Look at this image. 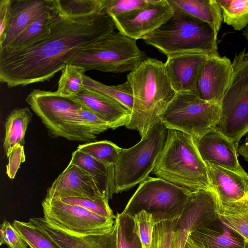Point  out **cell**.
I'll use <instances>...</instances> for the list:
<instances>
[{
	"label": "cell",
	"instance_id": "1",
	"mask_svg": "<svg viewBox=\"0 0 248 248\" xmlns=\"http://www.w3.org/2000/svg\"><path fill=\"white\" fill-rule=\"evenodd\" d=\"M108 15L68 17L58 15L49 34L23 49L0 50V81L9 87L44 82L62 71L79 50L115 31Z\"/></svg>",
	"mask_w": 248,
	"mask_h": 248
},
{
	"label": "cell",
	"instance_id": "2",
	"mask_svg": "<svg viewBox=\"0 0 248 248\" xmlns=\"http://www.w3.org/2000/svg\"><path fill=\"white\" fill-rule=\"evenodd\" d=\"M133 102L125 125L139 132L141 138L160 120L159 116L176 93L166 73L164 63L148 58L127 75Z\"/></svg>",
	"mask_w": 248,
	"mask_h": 248
},
{
	"label": "cell",
	"instance_id": "3",
	"mask_svg": "<svg viewBox=\"0 0 248 248\" xmlns=\"http://www.w3.org/2000/svg\"><path fill=\"white\" fill-rule=\"evenodd\" d=\"M152 173L191 191L212 190L205 163L192 136L169 129Z\"/></svg>",
	"mask_w": 248,
	"mask_h": 248
},
{
	"label": "cell",
	"instance_id": "4",
	"mask_svg": "<svg viewBox=\"0 0 248 248\" xmlns=\"http://www.w3.org/2000/svg\"><path fill=\"white\" fill-rule=\"evenodd\" d=\"M173 10L171 17L143 39L167 57L186 53L219 55L217 36L207 23Z\"/></svg>",
	"mask_w": 248,
	"mask_h": 248
},
{
	"label": "cell",
	"instance_id": "5",
	"mask_svg": "<svg viewBox=\"0 0 248 248\" xmlns=\"http://www.w3.org/2000/svg\"><path fill=\"white\" fill-rule=\"evenodd\" d=\"M25 100L50 137L85 143L96 139V136L81 119L80 112L84 107L71 97L61 95L56 91L34 89Z\"/></svg>",
	"mask_w": 248,
	"mask_h": 248
},
{
	"label": "cell",
	"instance_id": "6",
	"mask_svg": "<svg viewBox=\"0 0 248 248\" xmlns=\"http://www.w3.org/2000/svg\"><path fill=\"white\" fill-rule=\"evenodd\" d=\"M136 42V40L115 31L98 42L79 50L68 63L79 66L85 72H131L148 58Z\"/></svg>",
	"mask_w": 248,
	"mask_h": 248
},
{
	"label": "cell",
	"instance_id": "7",
	"mask_svg": "<svg viewBox=\"0 0 248 248\" xmlns=\"http://www.w3.org/2000/svg\"><path fill=\"white\" fill-rule=\"evenodd\" d=\"M191 192L161 178L149 176L140 184L123 212L134 217L145 211L152 215L155 225L173 221L182 215Z\"/></svg>",
	"mask_w": 248,
	"mask_h": 248
},
{
	"label": "cell",
	"instance_id": "8",
	"mask_svg": "<svg viewBox=\"0 0 248 248\" xmlns=\"http://www.w3.org/2000/svg\"><path fill=\"white\" fill-rule=\"evenodd\" d=\"M167 131L159 120L139 142L121 149L114 165L115 193L127 190L149 177L162 151Z\"/></svg>",
	"mask_w": 248,
	"mask_h": 248
},
{
	"label": "cell",
	"instance_id": "9",
	"mask_svg": "<svg viewBox=\"0 0 248 248\" xmlns=\"http://www.w3.org/2000/svg\"><path fill=\"white\" fill-rule=\"evenodd\" d=\"M220 115V103L203 100L191 93H177L159 118L167 129L177 130L195 138L215 127Z\"/></svg>",
	"mask_w": 248,
	"mask_h": 248
},
{
	"label": "cell",
	"instance_id": "10",
	"mask_svg": "<svg viewBox=\"0 0 248 248\" xmlns=\"http://www.w3.org/2000/svg\"><path fill=\"white\" fill-rule=\"evenodd\" d=\"M230 85L220 104L221 115L215 127L238 146L248 132V52L245 48L232 62Z\"/></svg>",
	"mask_w": 248,
	"mask_h": 248
},
{
	"label": "cell",
	"instance_id": "11",
	"mask_svg": "<svg viewBox=\"0 0 248 248\" xmlns=\"http://www.w3.org/2000/svg\"><path fill=\"white\" fill-rule=\"evenodd\" d=\"M44 218L49 224L76 235L103 234L113 226L115 219L98 216L79 205L59 199H44Z\"/></svg>",
	"mask_w": 248,
	"mask_h": 248
},
{
	"label": "cell",
	"instance_id": "12",
	"mask_svg": "<svg viewBox=\"0 0 248 248\" xmlns=\"http://www.w3.org/2000/svg\"><path fill=\"white\" fill-rule=\"evenodd\" d=\"M173 10L167 0H149L146 6L112 17L118 31L134 39H143L166 23Z\"/></svg>",
	"mask_w": 248,
	"mask_h": 248
},
{
	"label": "cell",
	"instance_id": "13",
	"mask_svg": "<svg viewBox=\"0 0 248 248\" xmlns=\"http://www.w3.org/2000/svg\"><path fill=\"white\" fill-rule=\"evenodd\" d=\"M232 64L226 56L209 55L201 66L192 93L203 100L220 103L231 83Z\"/></svg>",
	"mask_w": 248,
	"mask_h": 248
},
{
	"label": "cell",
	"instance_id": "14",
	"mask_svg": "<svg viewBox=\"0 0 248 248\" xmlns=\"http://www.w3.org/2000/svg\"><path fill=\"white\" fill-rule=\"evenodd\" d=\"M193 138L205 164L221 167L242 176H248L237 159L238 146L217 128L213 127L203 136Z\"/></svg>",
	"mask_w": 248,
	"mask_h": 248
},
{
	"label": "cell",
	"instance_id": "15",
	"mask_svg": "<svg viewBox=\"0 0 248 248\" xmlns=\"http://www.w3.org/2000/svg\"><path fill=\"white\" fill-rule=\"evenodd\" d=\"M69 197L105 198L89 174L78 166L70 163L47 189L45 199Z\"/></svg>",
	"mask_w": 248,
	"mask_h": 248
},
{
	"label": "cell",
	"instance_id": "16",
	"mask_svg": "<svg viewBox=\"0 0 248 248\" xmlns=\"http://www.w3.org/2000/svg\"><path fill=\"white\" fill-rule=\"evenodd\" d=\"M31 223L46 233L61 248H117V231L115 223L108 232L99 234L76 235L57 228L44 217H32Z\"/></svg>",
	"mask_w": 248,
	"mask_h": 248
},
{
	"label": "cell",
	"instance_id": "17",
	"mask_svg": "<svg viewBox=\"0 0 248 248\" xmlns=\"http://www.w3.org/2000/svg\"><path fill=\"white\" fill-rule=\"evenodd\" d=\"M209 55L191 53L167 57L165 69L176 93L193 92L200 69Z\"/></svg>",
	"mask_w": 248,
	"mask_h": 248
},
{
	"label": "cell",
	"instance_id": "18",
	"mask_svg": "<svg viewBox=\"0 0 248 248\" xmlns=\"http://www.w3.org/2000/svg\"><path fill=\"white\" fill-rule=\"evenodd\" d=\"M98 115L115 129L125 125L131 112L120 103L99 92L83 87L75 95L69 96Z\"/></svg>",
	"mask_w": 248,
	"mask_h": 248
},
{
	"label": "cell",
	"instance_id": "19",
	"mask_svg": "<svg viewBox=\"0 0 248 248\" xmlns=\"http://www.w3.org/2000/svg\"><path fill=\"white\" fill-rule=\"evenodd\" d=\"M55 9L54 0H11L10 19L0 49L7 46L43 14Z\"/></svg>",
	"mask_w": 248,
	"mask_h": 248
},
{
	"label": "cell",
	"instance_id": "20",
	"mask_svg": "<svg viewBox=\"0 0 248 248\" xmlns=\"http://www.w3.org/2000/svg\"><path fill=\"white\" fill-rule=\"evenodd\" d=\"M212 190L219 203L235 202L248 196V176L205 164Z\"/></svg>",
	"mask_w": 248,
	"mask_h": 248
},
{
	"label": "cell",
	"instance_id": "21",
	"mask_svg": "<svg viewBox=\"0 0 248 248\" xmlns=\"http://www.w3.org/2000/svg\"><path fill=\"white\" fill-rule=\"evenodd\" d=\"M69 163L89 174L105 198H112L115 189L114 165L102 163L77 149L73 152Z\"/></svg>",
	"mask_w": 248,
	"mask_h": 248
},
{
	"label": "cell",
	"instance_id": "22",
	"mask_svg": "<svg viewBox=\"0 0 248 248\" xmlns=\"http://www.w3.org/2000/svg\"><path fill=\"white\" fill-rule=\"evenodd\" d=\"M189 236L208 248H243L244 240L219 218L193 230Z\"/></svg>",
	"mask_w": 248,
	"mask_h": 248
},
{
	"label": "cell",
	"instance_id": "23",
	"mask_svg": "<svg viewBox=\"0 0 248 248\" xmlns=\"http://www.w3.org/2000/svg\"><path fill=\"white\" fill-rule=\"evenodd\" d=\"M173 9L208 24L217 34L223 20L217 0H167Z\"/></svg>",
	"mask_w": 248,
	"mask_h": 248
},
{
	"label": "cell",
	"instance_id": "24",
	"mask_svg": "<svg viewBox=\"0 0 248 248\" xmlns=\"http://www.w3.org/2000/svg\"><path fill=\"white\" fill-rule=\"evenodd\" d=\"M32 114L28 107L16 108L11 111L4 124L3 147L7 157L18 145L24 146L25 136Z\"/></svg>",
	"mask_w": 248,
	"mask_h": 248
},
{
	"label": "cell",
	"instance_id": "25",
	"mask_svg": "<svg viewBox=\"0 0 248 248\" xmlns=\"http://www.w3.org/2000/svg\"><path fill=\"white\" fill-rule=\"evenodd\" d=\"M58 15L56 9L43 14L23 30L7 46L0 49L4 51H14L27 47L47 36Z\"/></svg>",
	"mask_w": 248,
	"mask_h": 248
},
{
	"label": "cell",
	"instance_id": "26",
	"mask_svg": "<svg viewBox=\"0 0 248 248\" xmlns=\"http://www.w3.org/2000/svg\"><path fill=\"white\" fill-rule=\"evenodd\" d=\"M218 214L224 224L248 241V196L235 202L220 203Z\"/></svg>",
	"mask_w": 248,
	"mask_h": 248
},
{
	"label": "cell",
	"instance_id": "27",
	"mask_svg": "<svg viewBox=\"0 0 248 248\" xmlns=\"http://www.w3.org/2000/svg\"><path fill=\"white\" fill-rule=\"evenodd\" d=\"M83 87L111 97L131 112L133 96L131 87L128 81L121 84L109 86L104 84L84 74Z\"/></svg>",
	"mask_w": 248,
	"mask_h": 248
},
{
	"label": "cell",
	"instance_id": "28",
	"mask_svg": "<svg viewBox=\"0 0 248 248\" xmlns=\"http://www.w3.org/2000/svg\"><path fill=\"white\" fill-rule=\"evenodd\" d=\"M223 22L235 31L248 25V0H217Z\"/></svg>",
	"mask_w": 248,
	"mask_h": 248
},
{
	"label": "cell",
	"instance_id": "29",
	"mask_svg": "<svg viewBox=\"0 0 248 248\" xmlns=\"http://www.w3.org/2000/svg\"><path fill=\"white\" fill-rule=\"evenodd\" d=\"M115 223L117 248H143L133 217L123 212L117 213Z\"/></svg>",
	"mask_w": 248,
	"mask_h": 248
},
{
	"label": "cell",
	"instance_id": "30",
	"mask_svg": "<svg viewBox=\"0 0 248 248\" xmlns=\"http://www.w3.org/2000/svg\"><path fill=\"white\" fill-rule=\"evenodd\" d=\"M104 0H54L58 13L68 17L102 14Z\"/></svg>",
	"mask_w": 248,
	"mask_h": 248
},
{
	"label": "cell",
	"instance_id": "31",
	"mask_svg": "<svg viewBox=\"0 0 248 248\" xmlns=\"http://www.w3.org/2000/svg\"><path fill=\"white\" fill-rule=\"evenodd\" d=\"M121 148L110 141H91L79 144L77 150L106 164L115 165Z\"/></svg>",
	"mask_w": 248,
	"mask_h": 248
},
{
	"label": "cell",
	"instance_id": "32",
	"mask_svg": "<svg viewBox=\"0 0 248 248\" xmlns=\"http://www.w3.org/2000/svg\"><path fill=\"white\" fill-rule=\"evenodd\" d=\"M12 224L31 248H61L29 220L24 222L15 220Z\"/></svg>",
	"mask_w": 248,
	"mask_h": 248
},
{
	"label": "cell",
	"instance_id": "33",
	"mask_svg": "<svg viewBox=\"0 0 248 248\" xmlns=\"http://www.w3.org/2000/svg\"><path fill=\"white\" fill-rule=\"evenodd\" d=\"M84 73V70L81 67L67 63L62 70L56 92L63 96L76 95L83 87Z\"/></svg>",
	"mask_w": 248,
	"mask_h": 248
},
{
	"label": "cell",
	"instance_id": "34",
	"mask_svg": "<svg viewBox=\"0 0 248 248\" xmlns=\"http://www.w3.org/2000/svg\"><path fill=\"white\" fill-rule=\"evenodd\" d=\"M59 200L68 204L80 206L100 216L116 218V216L109 205V200L104 198L69 197Z\"/></svg>",
	"mask_w": 248,
	"mask_h": 248
},
{
	"label": "cell",
	"instance_id": "35",
	"mask_svg": "<svg viewBox=\"0 0 248 248\" xmlns=\"http://www.w3.org/2000/svg\"><path fill=\"white\" fill-rule=\"evenodd\" d=\"M149 0H104L102 13L111 17L120 16L146 6Z\"/></svg>",
	"mask_w": 248,
	"mask_h": 248
},
{
	"label": "cell",
	"instance_id": "36",
	"mask_svg": "<svg viewBox=\"0 0 248 248\" xmlns=\"http://www.w3.org/2000/svg\"><path fill=\"white\" fill-rule=\"evenodd\" d=\"M137 227L143 248H149L155 226L151 214L141 211L133 217Z\"/></svg>",
	"mask_w": 248,
	"mask_h": 248
},
{
	"label": "cell",
	"instance_id": "37",
	"mask_svg": "<svg viewBox=\"0 0 248 248\" xmlns=\"http://www.w3.org/2000/svg\"><path fill=\"white\" fill-rule=\"evenodd\" d=\"M0 245L7 248H27L28 245L12 224L4 220L0 228Z\"/></svg>",
	"mask_w": 248,
	"mask_h": 248
},
{
	"label": "cell",
	"instance_id": "38",
	"mask_svg": "<svg viewBox=\"0 0 248 248\" xmlns=\"http://www.w3.org/2000/svg\"><path fill=\"white\" fill-rule=\"evenodd\" d=\"M175 220L165 221L154 228L152 242L149 248H170Z\"/></svg>",
	"mask_w": 248,
	"mask_h": 248
},
{
	"label": "cell",
	"instance_id": "39",
	"mask_svg": "<svg viewBox=\"0 0 248 248\" xmlns=\"http://www.w3.org/2000/svg\"><path fill=\"white\" fill-rule=\"evenodd\" d=\"M80 116L83 124L96 136L109 128L106 122L85 107L81 110Z\"/></svg>",
	"mask_w": 248,
	"mask_h": 248
},
{
	"label": "cell",
	"instance_id": "40",
	"mask_svg": "<svg viewBox=\"0 0 248 248\" xmlns=\"http://www.w3.org/2000/svg\"><path fill=\"white\" fill-rule=\"evenodd\" d=\"M192 229L180 217L175 220L170 248H184Z\"/></svg>",
	"mask_w": 248,
	"mask_h": 248
},
{
	"label": "cell",
	"instance_id": "41",
	"mask_svg": "<svg viewBox=\"0 0 248 248\" xmlns=\"http://www.w3.org/2000/svg\"><path fill=\"white\" fill-rule=\"evenodd\" d=\"M8 163L6 172L8 177L13 179L19 168L20 165L25 161L24 146L18 145L15 147L7 157Z\"/></svg>",
	"mask_w": 248,
	"mask_h": 248
},
{
	"label": "cell",
	"instance_id": "42",
	"mask_svg": "<svg viewBox=\"0 0 248 248\" xmlns=\"http://www.w3.org/2000/svg\"><path fill=\"white\" fill-rule=\"evenodd\" d=\"M11 0H0V44L4 39L11 16Z\"/></svg>",
	"mask_w": 248,
	"mask_h": 248
},
{
	"label": "cell",
	"instance_id": "43",
	"mask_svg": "<svg viewBox=\"0 0 248 248\" xmlns=\"http://www.w3.org/2000/svg\"><path fill=\"white\" fill-rule=\"evenodd\" d=\"M184 248H208L202 243L196 241L189 236Z\"/></svg>",
	"mask_w": 248,
	"mask_h": 248
},
{
	"label": "cell",
	"instance_id": "44",
	"mask_svg": "<svg viewBox=\"0 0 248 248\" xmlns=\"http://www.w3.org/2000/svg\"><path fill=\"white\" fill-rule=\"evenodd\" d=\"M237 153L248 161V135L247 136L244 143L238 147Z\"/></svg>",
	"mask_w": 248,
	"mask_h": 248
},
{
	"label": "cell",
	"instance_id": "45",
	"mask_svg": "<svg viewBox=\"0 0 248 248\" xmlns=\"http://www.w3.org/2000/svg\"><path fill=\"white\" fill-rule=\"evenodd\" d=\"M243 34L245 36L246 40H247L248 44V25L247 26L245 31H244Z\"/></svg>",
	"mask_w": 248,
	"mask_h": 248
},
{
	"label": "cell",
	"instance_id": "46",
	"mask_svg": "<svg viewBox=\"0 0 248 248\" xmlns=\"http://www.w3.org/2000/svg\"><path fill=\"white\" fill-rule=\"evenodd\" d=\"M244 240V245L243 248H248V241Z\"/></svg>",
	"mask_w": 248,
	"mask_h": 248
}]
</instances>
